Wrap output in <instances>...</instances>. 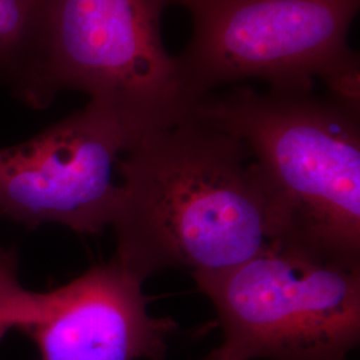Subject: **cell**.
Here are the masks:
<instances>
[{"label": "cell", "instance_id": "6da1fadb", "mask_svg": "<svg viewBox=\"0 0 360 360\" xmlns=\"http://www.w3.org/2000/svg\"><path fill=\"white\" fill-rule=\"evenodd\" d=\"M117 171L112 259L142 282L167 269L229 270L275 242L243 143L195 116L132 141Z\"/></svg>", "mask_w": 360, "mask_h": 360}, {"label": "cell", "instance_id": "7a4b0ae2", "mask_svg": "<svg viewBox=\"0 0 360 360\" xmlns=\"http://www.w3.org/2000/svg\"><path fill=\"white\" fill-rule=\"evenodd\" d=\"M193 116L243 143L269 199L274 243L359 267V105L236 86L206 96Z\"/></svg>", "mask_w": 360, "mask_h": 360}, {"label": "cell", "instance_id": "3957f363", "mask_svg": "<svg viewBox=\"0 0 360 360\" xmlns=\"http://www.w3.org/2000/svg\"><path fill=\"white\" fill-rule=\"evenodd\" d=\"M360 0H168L187 10L193 37L176 56L196 107L224 84L262 79L275 90H312L359 105V59L348 46Z\"/></svg>", "mask_w": 360, "mask_h": 360}, {"label": "cell", "instance_id": "277c9868", "mask_svg": "<svg viewBox=\"0 0 360 360\" xmlns=\"http://www.w3.org/2000/svg\"><path fill=\"white\" fill-rule=\"evenodd\" d=\"M168 0H51L31 103L77 90L114 110L129 143L193 116L160 31Z\"/></svg>", "mask_w": 360, "mask_h": 360}, {"label": "cell", "instance_id": "5b68a950", "mask_svg": "<svg viewBox=\"0 0 360 360\" xmlns=\"http://www.w3.org/2000/svg\"><path fill=\"white\" fill-rule=\"evenodd\" d=\"M193 279L223 331L203 360H346L359 343L360 266L272 243Z\"/></svg>", "mask_w": 360, "mask_h": 360}, {"label": "cell", "instance_id": "8992f818", "mask_svg": "<svg viewBox=\"0 0 360 360\" xmlns=\"http://www.w3.org/2000/svg\"><path fill=\"white\" fill-rule=\"evenodd\" d=\"M129 144L115 111L90 101L32 139L0 148V212L27 226L102 231L115 212V171Z\"/></svg>", "mask_w": 360, "mask_h": 360}, {"label": "cell", "instance_id": "52a82bcc", "mask_svg": "<svg viewBox=\"0 0 360 360\" xmlns=\"http://www.w3.org/2000/svg\"><path fill=\"white\" fill-rule=\"evenodd\" d=\"M143 282L115 259L46 292L43 315L26 330L38 360H163L178 324L148 312Z\"/></svg>", "mask_w": 360, "mask_h": 360}, {"label": "cell", "instance_id": "ba28073f", "mask_svg": "<svg viewBox=\"0 0 360 360\" xmlns=\"http://www.w3.org/2000/svg\"><path fill=\"white\" fill-rule=\"evenodd\" d=\"M51 0H0V71L27 101L35 89Z\"/></svg>", "mask_w": 360, "mask_h": 360}, {"label": "cell", "instance_id": "9c48e42d", "mask_svg": "<svg viewBox=\"0 0 360 360\" xmlns=\"http://www.w3.org/2000/svg\"><path fill=\"white\" fill-rule=\"evenodd\" d=\"M46 294L22 287L16 275V257L0 250V340L10 330L26 331L43 315Z\"/></svg>", "mask_w": 360, "mask_h": 360}]
</instances>
